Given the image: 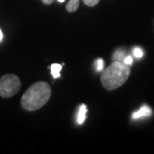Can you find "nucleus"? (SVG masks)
<instances>
[{
    "mask_svg": "<svg viewBox=\"0 0 154 154\" xmlns=\"http://www.w3.org/2000/svg\"><path fill=\"white\" fill-rule=\"evenodd\" d=\"M80 5V0H69L66 5V10L69 12H75L78 10Z\"/></svg>",
    "mask_w": 154,
    "mask_h": 154,
    "instance_id": "nucleus-6",
    "label": "nucleus"
},
{
    "mask_svg": "<svg viewBox=\"0 0 154 154\" xmlns=\"http://www.w3.org/2000/svg\"><path fill=\"white\" fill-rule=\"evenodd\" d=\"M130 75V68L122 62L114 61L110 66L103 70L100 81L103 87L108 90H116L126 82Z\"/></svg>",
    "mask_w": 154,
    "mask_h": 154,
    "instance_id": "nucleus-2",
    "label": "nucleus"
},
{
    "mask_svg": "<svg viewBox=\"0 0 154 154\" xmlns=\"http://www.w3.org/2000/svg\"><path fill=\"white\" fill-rule=\"evenodd\" d=\"M87 112H88V109H87V105H82L80 109H79V112L77 115V122L79 124H82L83 122L86 120L87 117Z\"/></svg>",
    "mask_w": 154,
    "mask_h": 154,
    "instance_id": "nucleus-5",
    "label": "nucleus"
},
{
    "mask_svg": "<svg viewBox=\"0 0 154 154\" xmlns=\"http://www.w3.org/2000/svg\"><path fill=\"white\" fill-rule=\"evenodd\" d=\"M54 0H42V2L44 3L45 5H51L53 3Z\"/></svg>",
    "mask_w": 154,
    "mask_h": 154,
    "instance_id": "nucleus-13",
    "label": "nucleus"
},
{
    "mask_svg": "<svg viewBox=\"0 0 154 154\" xmlns=\"http://www.w3.org/2000/svg\"><path fill=\"white\" fill-rule=\"evenodd\" d=\"M133 55L136 58H141L143 57L144 52L140 47H134L133 49Z\"/></svg>",
    "mask_w": 154,
    "mask_h": 154,
    "instance_id": "nucleus-9",
    "label": "nucleus"
},
{
    "mask_svg": "<svg viewBox=\"0 0 154 154\" xmlns=\"http://www.w3.org/2000/svg\"><path fill=\"white\" fill-rule=\"evenodd\" d=\"M62 70V65L58 63H53L51 65V73L53 78H59L60 77V71Z\"/></svg>",
    "mask_w": 154,
    "mask_h": 154,
    "instance_id": "nucleus-8",
    "label": "nucleus"
},
{
    "mask_svg": "<svg viewBox=\"0 0 154 154\" xmlns=\"http://www.w3.org/2000/svg\"><path fill=\"white\" fill-rule=\"evenodd\" d=\"M82 1L86 5L90 6V7L97 5L99 2V0H82Z\"/></svg>",
    "mask_w": 154,
    "mask_h": 154,
    "instance_id": "nucleus-11",
    "label": "nucleus"
},
{
    "mask_svg": "<svg viewBox=\"0 0 154 154\" xmlns=\"http://www.w3.org/2000/svg\"><path fill=\"white\" fill-rule=\"evenodd\" d=\"M22 82L20 78L13 74H6L0 78V96L11 98L20 91Z\"/></svg>",
    "mask_w": 154,
    "mask_h": 154,
    "instance_id": "nucleus-3",
    "label": "nucleus"
},
{
    "mask_svg": "<svg viewBox=\"0 0 154 154\" xmlns=\"http://www.w3.org/2000/svg\"><path fill=\"white\" fill-rule=\"evenodd\" d=\"M123 63H125L128 66H130L133 64V57L131 56H126L125 58L123 59Z\"/></svg>",
    "mask_w": 154,
    "mask_h": 154,
    "instance_id": "nucleus-12",
    "label": "nucleus"
},
{
    "mask_svg": "<svg viewBox=\"0 0 154 154\" xmlns=\"http://www.w3.org/2000/svg\"><path fill=\"white\" fill-rule=\"evenodd\" d=\"M126 57V51L122 49H118L114 52L112 56L113 61H119V62H123V59Z\"/></svg>",
    "mask_w": 154,
    "mask_h": 154,
    "instance_id": "nucleus-7",
    "label": "nucleus"
},
{
    "mask_svg": "<svg viewBox=\"0 0 154 154\" xmlns=\"http://www.w3.org/2000/svg\"><path fill=\"white\" fill-rule=\"evenodd\" d=\"M58 1H59V2H60V3H63V2H64V1H65V0H58Z\"/></svg>",
    "mask_w": 154,
    "mask_h": 154,
    "instance_id": "nucleus-15",
    "label": "nucleus"
},
{
    "mask_svg": "<svg viewBox=\"0 0 154 154\" xmlns=\"http://www.w3.org/2000/svg\"><path fill=\"white\" fill-rule=\"evenodd\" d=\"M152 114V111L151 110V108L147 105H143L140 109L135 112H134L132 115L133 119H140L142 117H147L150 116Z\"/></svg>",
    "mask_w": 154,
    "mask_h": 154,
    "instance_id": "nucleus-4",
    "label": "nucleus"
},
{
    "mask_svg": "<svg viewBox=\"0 0 154 154\" xmlns=\"http://www.w3.org/2000/svg\"><path fill=\"white\" fill-rule=\"evenodd\" d=\"M95 64H96V70L97 71H102L104 69L105 63H104V61L102 60L101 58L97 59L96 62H95Z\"/></svg>",
    "mask_w": 154,
    "mask_h": 154,
    "instance_id": "nucleus-10",
    "label": "nucleus"
},
{
    "mask_svg": "<svg viewBox=\"0 0 154 154\" xmlns=\"http://www.w3.org/2000/svg\"><path fill=\"white\" fill-rule=\"evenodd\" d=\"M51 94V90L49 84L45 82H38L33 84L22 95L21 105L28 111L37 110L49 101Z\"/></svg>",
    "mask_w": 154,
    "mask_h": 154,
    "instance_id": "nucleus-1",
    "label": "nucleus"
},
{
    "mask_svg": "<svg viewBox=\"0 0 154 154\" xmlns=\"http://www.w3.org/2000/svg\"><path fill=\"white\" fill-rule=\"evenodd\" d=\"M3 33H2V31H1V29H0V41H2V39H3Z\"/></svg>",
    "mask_w": 154,
    "mask_h": 154,
    "instance_id": "nucleus-14",
    "label": "nucleus"
}]
</instances>
